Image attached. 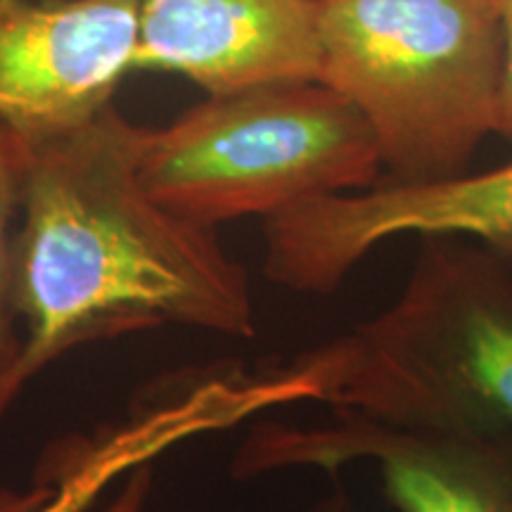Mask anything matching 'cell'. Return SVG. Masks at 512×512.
Returning <instances> with one entry per match:
<instances>
[{
    "label": "cell",
    "mask_w": 512,
    "mask_h": 512,
    "mask_svg": "<svg viewBox=\"0 0 512 512\" xmlns=\"http://www.w3.org/2000/svg\"><path fill=\"white\" fill-rule=\"evenodd\" d=\"M140 131L110 105L31 145L17 233L22 358L15 394L86 344L166 325L252 337L249 275L140 181Z\"/></svg>",
    "instance_id": "obj_1"
},
{
    "label": "cell",
    "mask_w": 512,
    "mask_h": 512,
    "mask_svg": "<svg viewBox=\"0 0 512 512\" xmlns=\"http://www.w3.org/2000/svg\"><path fill=\"white\" fill-rule=\"evenodd\" d=\"M266 370L292 403L512 441V256L425 235L387 309Z\"/></svg>",
    "instance_id": "obj_2"
},
{
    "label": "cell",
    "mask_w": 512,
    "mask_h": 512,
    "mask_svg": "<svg viewBox=\"0 0 512 512\" xmlns=\"http://www.w3.org/2000/svg\"><path fill=\"white\" fill-rule=\"evenodd\" d=\"M318 81L361 112L382 181L458 176L494 136L498 0H318Z\"/></svg>",
    "instance_id": "obj_3"
},
{
    "label": "cell",
    "mask_w": 512,
    "mask_h": 512,
    "mask_svg": "<svg viewBox=\"0 0 512 512\" xmlns=\"http://www.w3.org/2000/svg\"><path fill=\"white\" fill-rule=\"evenodd\" d=\"M138 171L155 200L209 228L384 178L368 121L318 79L207 95L140 131Z\"/></svg>",
    "instance_id": "obj_4"
},
{
    "label": "cell",
    "mask_w": 512,
    "mask_h": 512,
    "mask_svg": "<svg viewBox=\"0 0 512 512\" xmlns=\"http://www.w3.org/2000/svg\"><path fill=\"white\" fill-rule=\"evenodd\" d=\"M460 235L512 256V159L496 169L313 197L264 219V275L299 294L335 292L387 240Z\"/></svg>",
    "instance_id": "obj_5"
},
{
    "label": "cell",
    "mask_w": 512,
    "mask_h": 512,
    "mask_svg": "<svg viewBox=\"0 0 512 512\" xmlns=\"http://www.w3.org/2000/svg\"><path fill=\"white\" fill-rule=\"evenodd\" d=\"M373 465L396 512H512V441L403 430L335 411L318 425H261L233 458V477L287 467Z\"/></svg>",
    "instance_id": "obj_6"
},
{
    "label": "cell",
    "mask_w": 512,
    "mask_h": 512,
    "mask_svg": "<svg viewBox=\"0 0 512 512\" xmlns=\"http://www.w3.org/2000/svg\"><path fill=\"white\" fill-rule=\"evenodd\" d=\"M143 0H0V126L27 145L114 105L136 69Z\"/></svg>",
    "instance_id": "obj_7"
},
{
    "label": "cell",
    "mask_w": 512,
    "mask_h": 512,
    "mask_svg": "<svg viewBox=\"0 0 512 512\" xmlns=\"http://www.w3.org/2000/svg\"><path fill=\"white\" fill-rule=\"evenodd\" d=\"M136 69L181 74L207 95L313 81L318 0H143Z\"/></svg>",
    "instance_id": "obj_8"
},
{
    "label": "cell",
    "mask_w": 512,
    "mask_h": 512,
    "mask_svg": "<svg viewBox=\"0 0 512 512\" xmlns=\"http://www.w3.org/2000/svg\"><path fill=\"white\" fill-rule=\"evenodd\" d=\"M261 411V392L242 373L195 382L100 437L53 448L36 479L53 482L55 491L34 512H88L133 467L150 463L178 441L238 425Z\"/></svg>",
    "instance_id": "obj_9"
},
{
    "label": "cell",
    "mask_w": 512,
    "mask_h": 512,
    "mask_svg": "<svg viewBox=\"0 0 512 512\" xmlns=\"http://www.w3.org/2000/svg\"><path fill=\"white\" fill-rule=\"evenodd\" d=\"M31 145L0 126V418L15 406V373L22 358L17 311V233Z\"/></svg>",
    "instance_id": "obj_10"
},
{
    "label": "cell",
    "mask_w": 512,
    "mask_h": 512,
    "mask_svg": "<svg viewBox=\"0 0 512 512\" xmlns=\"http://www.w3.org/2000/svg\"><path fill=\"white\" fill-rule=\"evenodd\" d=\"M503 24V74L501 91H498L496 128L494 136H501L512 143V0H498Z\"/></svg>",
    "instance_id": "obj_11"
},
{
    "label": "cell",
    "mask_w": 512,
    "mask_h": 512,
    "mask_svg": "<svg viewBox=\"0 0 512 512\" xmlns=\"http://www.w3.org/2000/svg\"><path fill=\"white\" fill-rule=\"evenodd\" d=\"M155 486V460L133 467L102 512H145Z\"/></svg>",
    "instance_id": "obj_12"
},
{
    "label": "cell",
    "mask_w": 512,
    "mask_h": 512,
    "mask_svg": "<svg viewBox=\"0 0 512 512\" xmlns=\"http://www.w3.org/2000/svg\"><path fill=\"white\" fill-rule=\"evenodd\" d=\"M55 484L46 479H36L27 489L15 486H0V512H34L53 496Z\"/></svg>",
    "instance_id": "obj_13"
},
{
    "label": "cell",
    "mask_w": 512,
    "mask_h": 512,
    "mask_svg": "<svg viewBox=\"0 0 512 512\" xmlns=\"http://www.w3.org/2000/svg\"><path fill=\"white\" fill-rule=\"evenodd\" d=\"M294 512H358V510L347 491H344L342 486H335L330 494L320 496L311 505H306V508L294 510Z\"/></svg>",
    "instance_id": "obj_14"
}]
</instances>
